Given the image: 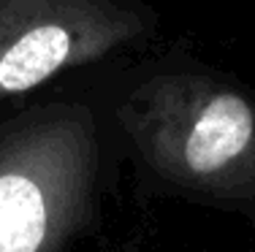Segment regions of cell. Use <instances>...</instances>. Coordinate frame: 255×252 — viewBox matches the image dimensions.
<instances>
[{
  "mask_svg": "<svg viewBox=\"0 0 255 252\" xmlns=\"http://www.w3.org/2000/svg\"><path fill=\"white\" fill-rule=\"evenodd\" d=\"M255 119L250 106L236 95H217L193 125L185 147L187 166L196 173L217 171L234 160L253 139Z\"/></svg>",
  "mask_w": 255,
  "mask_h": 252,
  "instance_id": "cell-1",
  "label": "cell"
},
{
  "mask_svg": "<svg viewBox=\"0 0 255 252\" xmlns=\"http://www.w3.org/2000/svg\"><path fill=\"white\" fill-rule=\"evenodd\" d=\"M46 233L41 190L19 173L0 176V252H35Z\"/></svg>",
  "mask_w": 255,
  "mask_h": 252,
  "instance_id": "cell-3",
  "label": "cell"
},
{
  "mask_svg": "<svg viewBox=\"0 0 255 252\" xmlns=\"http://www.w3.org/2000/svg\"><path fill=\"white\" fill-rule=\"evenodd\" d=\"M71 52V38L63 27L44 25L22 35L0 60V89L22 92L44 79L65 63Z\"/></svg>",
  "mask_w": 255,
  "mask_h": 252,
  "instance_id": "cell-2",
  "label": "cell"
}]
</instances>
